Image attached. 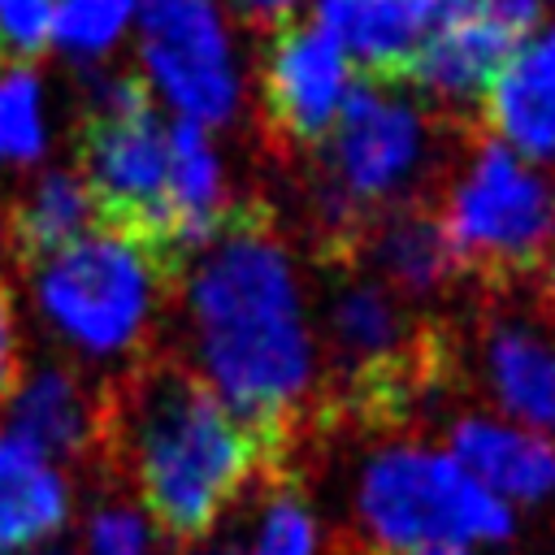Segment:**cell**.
Wrapping results in <instances>:
<instances>
[{
    "label": "cell",
    "instance_id": "obj_1",
    "mask_svg": "<svg viewBox=\"0 0 555 555\" xmlns=\"http://www.w3.org/2000/svg\"><path fill=\"white\" fill-rule=\"evenodd\" d=\"M182 360L278 455L321 386L308 278L291 243L256 212H234L178 269Z\"/></svg>",
    "mask_w": 555,
    "mask_h": 555
},
{
    "label": "cell",
    "instance_id": "obj_2",
    "mask_svg": "<svg viewBox=\"0 0 555 555\" xmlns=\"http://www.w3.org/2000/svg\"><path fill=\"white\" fill-rule=\"evenodd\" d=\"M100 460L178 546L199 542L247 486L282 468V455L169 351H147L104 386Z\"/></svg>",
    "mask_w": 555,
    "mask_h": 555
},
{
    "label": "cell",
    "instance_id": "obj_3",
    "mask_svg": "<svg viewBox=\"0 0 555 555\" xmlns=\"http://www.w3.org/2000/svg\"><path fill=\"white\" fill-rule=\"evenodd\" d=\"M30 304L56 347L87 364H139L165 317L173 286L169 260L130 230L95 225L74 243L26 264Z\"/></svg>",
    "mask_w": 555,
    "mask_h": 555
},
{
    "label": "cell",
    "instance_id": "obj_4",
    "mask_svg": "<svg viewBox=\"0 0 555 555\" xmlns=\"http://www.w3.org/2000/svg\"><path fill=\"white\" fill-rule=\"evenodd\" d=\"M438 165V113L390 78H360L317 152L308 212L325 238L360 234L373 217L416 204Z\"/></svg>",
    "mask_w": 555,
    "mask_h": 555
},
{
    "label": "cell",
    "instance_id": "obj_5",
    "mask_svg": "<svg viewBox=\"0 0 555 555\" xmlns=\"http://www.w3.org/2000/svg\"><path fill=\"white\" fill-rule=\"evenodd\" d=\"M351 503L364 551L382 555L416 546L503 542L516 529L512 507L425 438L377 442L356 473Z\"/></svg>",
    "mask_w": 555,
    "mask_h": 555
},
{
    "label": "cell",
    "instance_id": "obj_6",
    "mask_svg": "<svg viewBox=\"0 0 555 555\" xmlns=\"http://www.w3.org/2000/svg\"><path fill=\"white\" fill-rule=\"evenodd\" d=\"M78 173L91 186L104 225L130 230L160 251L169 204V121L156 113L139 74L87 69Z\"/></svg>",
    "mask_w": 555,
    "mask_h": 555
},
{
    "label": "cell",
    "instance_id": "obj_7",
    "mask_svg": "<svg viewBox=\"0 0 555 555\" xmlns=\"http://www.w3.org/2000/svg\"><path fill=\"white\" fill-rule=\"evenodd\" d=\"M438 221L460 264L516 273L555 247V169L499 139L473 143L442 182Z\"/></svg>",
    "mask_w": 555,
    "mask_h": 555
},
{
    "label": "cell",
    "instance_id": "obj_8",
    "mask_svg": "<svg viewBox=\"0 0 555 555\" xmlns=\"http://www.w3.org/2000/svg\"><path fill=\"white\" fill-rule=\"evenodd\" d=\"M139 82L178 121L225 130L247 104V65L221 0L139 4Z\"/></svg>",
    "mask_w": 555,
    "mask_h": 555
},
{
    "label": "cell",
    "instance_id": "obj_9",
    "mask_svg": "<svg viewBox=\"0 0 555 555\" xmlns=\"http://www.w3.org/2000/svg\"><path fill=\"white\" fill-rule=\"evenodd\" d=\"M321 364H330L351 390L360 416H395L429 373L412 369V312L373 273H338L317 304Z\"/></svg>",
    "mask_w": 555,
    "mask_h": 555
},
{
    "label": "cell",
    "instance_id": "obj_10",
    "mask_svg": "<svg viewBox=\"0 0 555 555\" xmlns=\"http://www.w3.org/2000/svg\"><path fill=\"white\" fill-rule=\"evenodd\" d=\"M356 87V61L312 17L286 22L269 35L260 56V104L278 139L321 147Z\"/></svg>",
    "mask_w": 555,
    "mask_h": 555
},
{
    "label": "cell",
    "instance_id": "obj_11",
    "mask_svg": "<svg viewBox=\"0 0 555 555\" xmlns=\"http://www.w3.org/2000/svg\"><path fill=\"white\" fill-rule=\"evenodd\" d=\"M4 434L26 442L56 468L100 460L104 386H91L87 373L65 360H39L4 399Z\"/></svg>",
    "mask_w": 555,
    "mask_h": 555
},
{
    "label": "cell",
    "instance_id": "obj_12",
    "mask_svg": "<svg viewBox=\"0 0 555 555\" xmlns=\"http://www.w3.org/2000/svg\"><path fill=\"white\" fill-rule=\"evenodd\" d=\"M477 382L494 416L555 438V330L520 312L490 317L477 338Z\"/></svg>",
    "mask_w": 555,
    "mask_h": 555
},
{
    "label": "cell",
    "instance_id": "obj_13",
    "mask_svg": "<svg viewBox=\"0 0 555 555\" xmlns=\"http://www.w3.org/2000/svg\"><path fill=\"white\" fill-rule=\"evenodd\" d=\"M477 0H317L312 22L330 30L356 69L390 78L412 65L434 30L468 13Z\"/></svg>",
    "mask_w": 555,
    "mask_h": 555
},
{
    "label": "cell",
    "instance_id": "obj_14",
    "mask_svg": "<svg viewBox=\"0 0 555 555\" xmlns=\"http://www.w3.org/2000/svg\"><path fill=\"white\" fill-rule=\"evenodd\" d=\"M516 39L520 35L477 0L468 13H460L455 22H447L442 30H434L425 39V48L403 69L408 91H416L434 113L438 108H473L486 100L494 74L512 56Z\"/></svg>",
    "mask_w": 555,
    "mask_h": 555
},
{
    "label": "cell",
    "instance_id": "obj_15",
    "mask_svg": "<svg viewBox=\"0 0 555 555\" xmlns=\"http://www.w3.org/2000/svg\"><path fill=\"white\" fill-rule=\"evenodd\" d=\"M473 481H481L499 503L533 507L555 494V438L503 421L494 412H464L447 425L442 447Z\"/></svg>",
    "mask_w": 555,
    "mask_h": 555
},
{
    "label": "cell",
    "instance_id": "obj_16",
    "mask_svg": "<svg viewBox=\"0 0 555 555\" xmlns=\"http://www.w3.org/2000/svg\"><path fill=\"white\" fill-rule=\"evenodd\" d=\"M481 104L503 147L555 169V17L516 39Z\"/></svg>",
    "mask_w": 555,
    "mask_h": 555
},
{
    "label": "cell",
    "instance_id": "obj_17",
    "mask_svg": "<svg viewBox=\"0 0 555 555\" xmlns=\"http://www.w3.org/2000/svg\"><path fill=\"white\" fill-rule=\"evenodd\" d=\"M238 208H230L225 160L208 130L191 121H169V204H165V238L160 256L178 269L191 251H199Z\"/></svg>",
    "mask_w": 555,
    "mask_h": 555
},
{
    "label": "cell",
    "instance_id": "obj_18",
    "mask_svg": "<svg viewBox=\"0 0 555 555\" xmlns=\"http://www.w3.org/2000/svg\"><path fill=\"white\" fill-rule=\"evenodd\" d=\"M360 251H364V273H373L382 286H390L403 304L434 299L438 291L451 286V278L460 269V256H455L438 212L421 208V204L373 217L360 230Z\"/></svg>",
    "mask_w": 555,
    "mask_h": 555
},
{
    "label": "cell",
    "instance_id": "obj_19",
    "mask_svg": "<svg viewBox=\"0 0 555 555\" xmlns=\"http://www.w3.org/2000/svg\"><path fill=\"white\" fill-rule=\"evenodd\" d=\"M74 490L65 468L0 429V555L43 546L69 520Z\"/></svg>",
    "mask_w": 555,
    "mask_h": 555
},
{
    "label": "cell",
    "instance_id": "obj_20",
    "mask_svg": "<svg viewBox=\"0 0 555 555\" xmlns=\"http://www.w3.org/2000/svg\"><path fill=\"white\" fill-rule=\"evenodd\" d=\"M104 225L91 186L82 182L78 169H43L35 173V182L22 191L17 208L9 212V238H13V256L22 264L74 243L78 234Z\"/></svg>",
    "mask_w": 555,
    "mask_h": 555
},
{
    "label": "cell",
    "instance_id": "obj_21",
    "mask_svg": "<svg viewBox=\"0 0 555 555\" xmlns=\"http://www.w3.org/2000/svg\"><path fill=\"white\" fill-rule=\"evenodd\" d=\"M48 87L26 61H0V169H30L48 152Z\"/></svg>",
    "mask_w": 555,
    "mask_h": 555
},
{
    "label": "cell",
    "instance_id": "obj_22",
    "mask_svg": "<svg viewBox=\"0 0 555 555\" xmlns=\"http://www.w3.org/2000/svg\"><path fill=\"white\" fill-rule=\"evenodd\" d=\"M143 0H56L52 48L87 69H100L139 22Z\"/></svg>",
    "mask_w": 555,
    "mask_h": 555
},
{
    "label": "cell",
    "instance_id": "obj_23",
    "mask_svg": "<svg viewBox=\"0 0 555 555\" xmlns=\"http://www.w3.org/2000/svg\"><path fill=\"white\" fill-rule=\"evenodd\" d=\"M251 555H317V512L295 473L273 468L264 481Z\"/></svg>",
    "mask_w": 555,
    "mask_h": 555
},
{
    "label": "cell",
    "instance_id": "obj_24",
    "mask_svg": "<svg viewBox=\"0 0 555 555\" xmlns=\"http://www.w3.org/2000/svg\"><path fill=\"white\" fill-rule=\"evenodd\" d=\"M52 22L56 0H0V61L35 65L52 48Z\"/></svg>",
    "mask_w": 555,
    "mask_h": 555
},
{
    "label": "cell",
    "instance_id": "obj_25",
    "mask_svg": "<svg viewBox=\"0 0 555 555\" xmlns=\"http://www.w3.org/2000/svg\"><path fill=\"white\" fill-rule=\"evenodd\" d=\"M147 516L121 499L100 503L87 516V555H147Z\"/></svg>",
    "mask_w": 555,
    "mask_h": 555
},
{
    "label": "cell",
    "instance_id": "obj_26",
    "mask_svg": "<svg viewBox=\"0 0 555 555\" xmlns=\"http://www.w3.org/2000/svg\"><path fill=\"white\" fill-rule=\"evenodd\" d=\"M22 377V343H17V312H13V295L9 282L0 278V408L13 395Z\"/></svg>",
    "mask_w": 555,
    "mask_h": 555
},
{
    "label": "cell",
    "instance_id": "obj_27",
    "mask_svg": "<svg viewBox=\"0 0 555 555\" xmlns=\"http://www.w3.org/2000/svg\"><path fill=\"white\" fill-rule=\"evenodd\" d=\"M247 26H260V30H278L286 22H295L299 4L304 0H225Z\"/></svg>",
    "mask_w": 555,
    "mask_h": 555
},
{
    "label": "cell",
    "instance_id": "obj_28",
    "mask_svg": "<svg viewBox=\"0 0 555 555\" xmlns=\"http://www.w3.org/2000/svg\"><path fill=\"white\" fill-rule=\"evenodd\" d=\"M499 22H507L516 35L533 30L538 22H546V0H481Z\"/></svg>",
    "mask_w": 555,
    "mask_h": 555
},
{
    "label": "cell",
    "instance_id": "obj_29",
    "mask_svg": "<svg viewBox=\"0 0 555 555\" xmlns=\"http://www.w3.org/2000/svg\"><path fill=\"white\" fill-rule=\"evenodd\" d=\"M4 251H13V238H9V212L0 208V256Z\"/></svg>",
    "mask_w": 555,
    "mask_h": 555
},
{
    "label": "cell",
    "instance_id": "obj_30",
    "mask_svg": "<svg viewBox=\"0 0 555 555\" xmlns=\"http://www.w3.org/2000/svg\"><path fill=\"white\" fill-rule=\"evenodd\" d=\"M546 295H551V304H555V247H551V256H546Z\"/></svg>",
    "mask_w": 555,
    "mask_h": 555
},
{
    "label": "cell",
    "instance_id": "obj_31",
    "mask_svg": "<svg viewBox=\"0 0 555 555\" xmlns=\"http://www.w3.org/2000/svg\"><path fill=\"white\" fill-rule=\"evenodd\" d=\"M208 555H238L234 546H217V551H208Z\"/></svg>",
    "mask_w": 555,
    "mask_h": 555
},
{
    "label": "cell",
    "instance_id": "obj_32",
    "mask_svg": "<svg viewBox=\"0 0 555 555\" xmlns=\"http://www.w3.org/2000/svg\"><path fill=\"white\" fill-rule=\"evenodd\" d=\"M546 9H555V0H546Z\"/></svg>",
    "mask_w": 555,
    "mask_h": 555
}]
</instances>
